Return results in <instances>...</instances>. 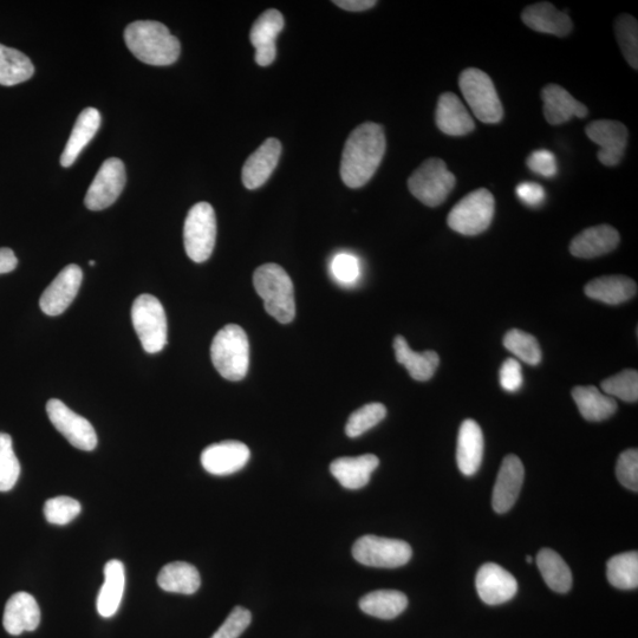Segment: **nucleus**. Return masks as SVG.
Here are the masks:
<instances>
[{
    "label": "nucleus",
    "mask_w": 638,
    "mask_h": 638,
    "mask_svg": "<svg viewBox=\"0 0 638 638\" xmlns=\"http://www.w3.org/2000/svg\"><path fill=\"white\" fill-rule=\"evenodd\" d=\"M383 127L374 122L354 129L345 142L341 161V177L350 188L367 185L379 169L386 153Z\"/></svg>",
    "instance_id": "f257e3e1"
},
{
    "label": "nucleus",
    "mask_w": 638,
    "mask_h": 638,
    "mask_svg": "<svg viewBox=\"0 0 638 638\" xmlns=\"http://www.w3.org/2000/svg\"><path fill=\"white\" fill-rule=\"evenodd\" d=\"M125 41L138 60L156 67L177 62L181 52L179 39L166 25L154 21L129 24L125 30Z\"/></svg>",
    "instance_id": "f03ea898"
},
{
    "label": "nucleus",
    "mask_w": 638,
    "mask_h": 638,
    "mask_svg": "<svg viewBox=\"0 0 638 638\" xmlns=\"http://www.w3.org/2000/svg\"><path fill=\"white\" fill-rule=\"evenodd\" d=\"M253 285L263 299L268 314L279 323L288 324L296 316L294 284L286 271L277 264L260 266L253 275Z\"/></svg>",
    "instance_id": "7ed1b4c3"
},
{
    "label": "nucleus",
    "mask_w": 638,
    "mask_h": 638,
    "mask_svg": "<svg viewBox=\"0 0 638 638\" xmlns=\"http://www.w3.org/2000/svg\"><path fill=\"white\" fill-rule=\"evenodd\" d=\"M211 358L224 379L233 382L245 379L250 367V343L244 329L236 324L221 329L212 342Z\"/></svg>",
    "instance_id": "20e7f679"
},
{
    "label": "nucleus",
    "mask_w": 638,
    "mask_h": 638,
    "mask_svg": "<svg viewBox=\"0 0 638 638\" xmlns=\"http://www.w3.org/2000/svg\"><path fill=\"white\" fill-rule=\"evenodd\" d=\"M459 86L475 117L484 123L503 120L504 109L496 87L485 71L470 68L462 71Z\"/></svg>",
    "instance_id": "39448f33"
},
{
    "label": "nucleus",
    "mask_w": 638,
    "mask_h": 638,
    "mask_svg": "<svg viewBox=\"0 0 638 638\" xmlns=\"http://www.w3.org/2000/svg\"><path fill=\"white\" fill-rule=\"evenodd\" d=\"M493 195L485 188L467 194L448 214V226L464 236H478L491 226L494 217Z\"/></svg>",
    "instance_id": "423d86ee"
},
{
    "label": "nucleus",
    "mask_w": 638,
    "mask_h": 638,
    "mask_svg": "<svg viewBox=\"0 0 638 638\" xmlns=\"http://www.w3.org/2000/svg\"><path fill=\"white\" fill-rule=\"evenodd\" d=\"M454 187V174L448 171L446 162L438 158L423 162L408 180L410 193L429 207L444 203Z\"/></svg>",
    "instance_id": "0eeeda50"
},
{
    "label": "nucleus",
    "mask_w": 638,
    "mask_h": 638,
    "mask_svg": "<svg viewBox=\"0 0 638 638\" xmlns=\"http://www.w3.org/2000/svg\"><path fill=\"white\" fill-rule=\"evenodd\" d=\"M132 322L143 349L158 354L167 344V317L158 298L141 295L132 308Z\"/></svg>",
    "instance_id": "6e6552de"
},
{
    "label": "nucleus",
    "mask_w": 638,
    "mask_h": 638,
    "mask_svg": "<svg viewBox=\"0 0 638 638\" xmlns=\"http://www.w3.org/2000/svg\"><path fill=\"white\" fill-rule=\"evenodd\" d=\"M217 239V218L208 203L195 204L187 214L184 243L187 256L195 263H204L212 256Z\"/></svg>",
    "instance_id": "1a4fd4ad"
},
{
    "label": "nucleus",
    "mask_w": 638,
    "mask_h": 638,
    "mask_svg": "<svg viewBox=\"0 0 638 638\" xmlns=\"http://www.w3.org/2000/svg\"><path fill=\"white\" fill-rule=\"evenodd\" d=\"M353 556L358 563L370 568L395 569L410 561L413 550L403 540L363 536L356 540Z\"/></svg>",
    "instance_id": "9d476101"
},
{
    "label": "nucleus",
    "mask_w": 638,
    "mask_h": 638,
    "mask_svg": "<svg viewBox=\"0 0 638 638\" xmlns=\"http://www.w3.org/2000/svg\"><path fill=\"white\" fill-rule=\"evenodd\" d=\"M126 181V167L122 160L110 158L104 161L91 182L84 204L90 211L106 210L119 199Z\"/></svg>",
    "instance_id": "9b49d317"
},
{
    "label": "nucleus",
    "mask_w": 638,
    "mask_h": 638,
    "mask_svg": "<svg viewBox=\"0 0 638 638\" xmlns=\"http://www.w3.org/2000/svg\"><path fill=\"white\" fill-rule=\"evenodd\" d=\"M47 413L52 425L69 441L70 445L81 451H94L97 446V435L93 425L87 419L76 414L57 399L48 401Z\"/></svg>",
    "instance_id": "f8f14e48"
},
{
    "label": "nucleus",
    "mask_w": 638,
    "mask_h": 638,
    "mask_svg": "<svg viewBox=\"0 0 638 638\" xmlns=\"http://www.w3.org/2000/svg\"><path fill=\"white\" fill-rule=\"evenodd\" d=\"M588 138L600 146L598 160L607 167H615L623 159L629 133L623 123L613 120H597L585 128Z\"/></svg>",
    "instance_id": "ddd939ff"
},
{
    "label": "nucleus",
    "mask_w": 638,
    "mask_h": 638,
    "mask_svg": "<svg viewBox=\"0 0 638 638\" xmlns=\"http://www.w3.org/2000/svg\"><path fill=\"white\" fill-rule=\"evenodd\" d=\"M82 279L83 272L80 266L75 264L65 266L48 288L45 289L41 301H39L44 314L48 316L63 314L70 307V304L74 302L78 291H80Z\"/></svg>",
    "instance_id": "4468645a"
},
{
    "label": "nucleus",
    "mask_w": 638,
    "mask_h": 638,
    "mask_svg": "<svg viewBox=\"0 0 638 638\" xmlns=\"http://www.w3.org/2000/svg\"><path fill=\"white\" fill-rule=\"evenodd\" d=\"M250 458V448L243 442L223 441L204 449L201 465L208 473L224 477L243 470Z\"/></svg>",
    "instance_id": "2eb2a0df"
},
{
    "label": "nucleus",
    "mask_w": 638,
    "mask_h": 638,
    "mask_svg": "<svg viewBox=\"0 0 638 638\" xmlns=\"http://www.w3.org/2000/svg\"><path fill=\"white\" fill-rule=\"evenodd\" d=\"M475 585H477L479 597L488 605L509 602L518 591L517 579L509 571L494 563L481 566Z\"/></svg>",
    "instance_id": "dca6fc26"
},
{
    "label": "nucleus",
    "mask_w": 638,
    "mask_h": 638,
    "mask_svg": "<svg viewBox=\"0 0 638 638\" xmlns=\"http://www.w3.org/2000/svg\"><path fill=\"white\" fill-rule=\"evenodd\" d=\"M284 17L275 9L265 11L253 24L250 39L256 49V62L260 67H269L276 60V39L284 29Z\"/></svg>",
    "instance_id": "f3484780"
},
{
    "label": "nucleus",
    "mask_w": 638,
    "mask_h": 638,
    "mask_svg": "<svg viewBox=\"0 0 638 638\" xmlns=\"http://www.w3.org/2000/svg\"><path fill=\"white\" fill-rule=\"evenodd\" d=\"M525 470L522 460L516 455H507L501 464L494 485L492 506L497 513L509 512L519 497L524 483Z\"/></svg>",
    "instance_id": "a211bd4d"
},
{
    "label": "nucleus",
    "mask_w": 638,
    "mask_h": 638,
    "mask_svg": "<svg viewBox=\"0 0 638 638\" xmlns=\"http://www.w3.org/2000/svg\"><path fill=\"white\" fill-rule=\"evenodd\" d=\"M282 154V143L277 139L266 140L250 155L243 167L242 179L247 190H257L266 184L275 171Z\"/></svg>",
    "instance_id": "6ab92c4d"
},
{
    "label": "nucleus",
    "mask_w": 638,
    "mask_h": 638,
    "mask_svg": "<svg viewBox=\"0 0 638 638\" xmlns=\"http://www.w3.org/2000/svg\"><path fill=\"white\" fill-rule=\"evenodd\" d=\"M41 623V609L35 597L28 592H17L5 605L3 626L10 635L35 631Z\"/></svg>",
    "instance_id": "aec40b11"
},
{
    "label": "nucleus",
    "mask_w": 638,
    "mask_h": 638,
    "mask_svg": "<svg viewBox=\"0 0 638 638\" xmlns=\"http://www.w3.org/2000/svg\"><path fill=\"white\" fill-rule=\"evenodd\" d=\"M542 99L545 119L552 126L563 125L574 117L584 119L589 114L583 103L577 101L568 90L558 84L546 86L542 90Z\"/></svg>",
    "instance_id": "412c9836"
},
{
    "label": "nucleus",
    "mask_w": 638,
    "mask_h": 638,
    "mask_svg": "<svg viewBox=\"0 0 638 638\" xmlns=\"http://www.w3.org/2000/svg\"><path fill=\"white\" fill-rule=\"evenodd\" d=\"M522 19L527 28L540 34L565 37L574 29L568 13L559 11L548 2L527 6L522 13Z\"/></svg>",
    "instance_id": "4be33fe9"
},
{
    "label": "nucleus",
    "mask_w": 638,
    "mask_h": 638,
    "mask_svg": "<svg viewBox=\"0 0 638 638\" xmlns=\"http://www.w3.org/2000/svg\"><path fill=\"white\" fill-rule=\"evenodd\" d=\"M620 233L610 225L590 227L579 233L570 245L571 255L577 258L592 259L608 255L620 244Z\"/></svg>",
    "instance_id": "5701e85b"
},
{
    "label": "nucleus",
    "mask_w": 638,
    "mask_h": 638,
    "mask_svg": "<svg viewBox=\"0 0 638 638\" xmlns=\"http://www.w3.org/2000/svg\"><path fill=\"white\" fill-rule=\"evenodd\" d=\"M436 126L448 136H465L473 132V117L453 93H445L439 97L435 113Z\"/></svg>",
    "instance_id": "b1692460"
},
{
    "label": "nucleus",
    "mask_w": 638,
    "mask_h": 638,
    "mask_svg": "<svg viewBox=\"0 0 638 638\" xmlns=\"http://www.w3.org/2000/svg\"><path fill=\"white\" fill-rule=\"evenodd\" d=\"M380 465L374 454H364L356 458H340L331 462L330 472L347 490H361L367 486L371 474Z\"/></svg>",
    "instance_id": "393cba45"
},
{
    "label": "nucleus",
    "mask_w": 638,
    "mask_h": 638,
    "mask_svg": "<svg viewBox=\"0 0 638 638\" xmlns=\"http://www.w3.org/2000/svg\"><path fill=\"white\" fill-rule=\"evenodd\" d=\"M484 457V435L474 420L462 422L458 436L457 461L462 474L471 477L479 471Z\"/></svg>",
    "instance_id": "a878e982"
},
{
    "label": "nucleus",
    "mask_w": 638,
    "mask_h": 638,
    "mask_svg": "<svg viewBox=\"0 0 638 638\" xmlns=\"http://www.w3.org/2000/svg\"><path fill=\"white\" fill-rule=\"evenodd\" d=\"M101 126V114L95 108H86L77 117L73 132L61 155L63 167H71L88 143L94 139Z\"/></svg>",
    "instance_id": "bb28decb"
},
{
    "label": "nucleus",
    "mask_w": 638,
    "mask_h": 638,
    "mask_svg": "<svg viewBox=\"0 0 638 638\" xmlns=\"http://www.w3.org/2000/svg\"><path fill=\"white\" fill-rule=\"evenodd\" d=\"M126 587V571L122 562L113 559L104 566V583L97 597V611L104 618L119 610Z\"/></svg>",
    "instance_id": "cd10ccee"
},
{
    "label": "nucleus",
    "mask_w": 638,
    "mask_h": 638,
    "mask_svg": "<svg viewBox=\"0 0 638 638\" xmlns=\"http://www.w3.org/2000/svg\"><path fill=\"white\" fill-rule=\"evenodd\" d=\"M396 361L402 364L414 380L426 382L431 380L440 364L439 355L428 350L425 353H415L410 349L405 337L396 336L394 340Z\"/></svg>",
    "instance_id": "c85d7f7f"
},
{
    "label": "nucleus",
    "mask_w": 638,
    "mask_h": 638,
    "mask_svg": "<svg viewBox=\"0 0 638 638\" xmlns=\"http://www.w3.org/2000/svg\"><path fill=\"white\" fill-rule=\"evenodd\" d=\"M584 292L595 301L618 305L636 296L637 284L629 277L607 276L592 279L585 286Z\"/></svg>",
    "instance_id": "c756f323"
},
{
    "label": "nucleus",
    "mask_w": 638,
    "mask_h": 638,
    "mask_svg": "<svg viewBox=\"0 0 638 638\" xmlns=\"http://www.w3.org/2000/svg\"><path fill=\"white\" fill-rule=\"evenodd\" d=\"M158 584L167 592L193 595L200 588L201 578L195 566L185 562H174L161 569Z\"/></svg>",
    "instance_id": "7c9ffc66"
},
{
    "label": "nucleus",
    "mask_w": 638,
    "mask_h": 638,
    "mask_svg": "<svg viewBox=\"0 0 638 638\" xmlns=\"http://www.w3.org/2000/svg\"><path fill=\"white\" fill-rule=\"evenodd\" d=\"M572 397L585 420L600 422L611 418L616 413L617 403L608 395H604L594 386L576 387Z\"/></svg>",
    "instance_id": "2f4dec72"
},
{
    "label": "nucleus",
    "mask_w": 638,
    "mask_h": 638,
    "mask_svg": "<svg viewBox=\"0 0 638 638\" xmlns=\"http://www.w3.org/2000/svg\"><path fill=\"white\" fill-rule=\"evenodd\" d=\"M407 607V596L396 590L370 592L360 601V608L364 614L381 618V620H393L401 615Z\"/></svg>",
    "instance_id": "473e14b6"
},
{
    "label": "nucleus",
    "mask_w": 638,
    "mask_h": 638,
    "mask_svg": "<svg viewBox=\"0 0 638 638\" xmlns=\"http://www.w3.org/2000/svg\"><path fill=\"white\" fill-rule=\"evenodd\" d=\"M34 74L35 67L28 56L0 44V84L2 86H17L29 81Z\"/></svg>",
    "instance_id": "72a5a7b5"
},
{
    "label": "nucleus",
    "mask_w": 638,
    "mask_h": 638,
    "mask_svg": "<svg viewBox=\"0 0 638 638\" xmlns=\"http://www.w3.org/2000/svg\"><path fill=\"white\" fill-rule=\"evenodd\" d=\"M537 565L548 587L559 594H565L572 587L571 570L564 559L551 549L538 552Z\"/></svg>",
    "instance_id": "f704fd0d"
},
{
    "label": "nucleus",
    "mask_w": 638,
    "mask_h": 638,
    "mask_svg": "<svg viewBox=\"0 0 638 638\" xmlns=\"http://www.w3.org/2000/svg\"><path fill=\"white\" fill-rule=\"evenodd\" d=\"M608 581L621 590H633L638 587V553L631 551L614 556L608 562Z\"/></svg>",
    "instance_id": "c9c22d12"
},
{
    "label": "nucleus",
    "mask_w": 638,
    "mask_h": 638,
    "mask_svg": "<svg viewBox=\"0 0 638 638\" xmlns=\"http://www.w3.org/2000/svg\"><path fill=\"white\" fill-rule=\"evenodd\" d=\"M504 345L514 356L530 366H538L542 361V350H540L536 337L525 331L510 330L504 337Z\"/></svg>",
    "instance_id": "e433bc0d"
},
{
    "label": "nucleus",
    "mask_w": 638,
    "mask_h": 638,
    "mask_svg": "<svg viewBox=\"0 0 638 638\" xmlns=\"http://www.w3.org/2000/svg\"><path fill=\"white\" fill-rule=\"evenodd\" d=\"M616 38L624 58L631 68L638 69V23L637 19L628 13H623L616 19Z\"/></svg>",
    "instance_id": "4c0bfd02"
},
{
    "label": "nucleus",
    "mask_w": 638,
    "mask_h": 638,
    "mask_svg": "<svg viewBox=\"0 0 638 638\" xmlns=\"http://www.w3.org/2000/svg\"><path fill=\"white\" fill-rule=\"evenodd\" d=\"M386 416L387 408L382 403H369L350 415L347 426H345V433L349 438H358L369 429L379 425Z\"/></svg>",
    "instance_id": "58836bf2"
},
{
    "label": "nucleus",
    "mask_w": 638,
    "mask_h": 638,
    "mask_svg": "<svg viewBox=\"0 0 638 638\" xmlns=\"http://www.w3.org/2000/svg\"><path fill=\"white\" fill-rule=\"evenodd\" d=\"M605 395L615 396L626 402L638 400V373L637 370L627 369L620 374L609 377L602 382Z\"/></svg>",
    "instance_id": "ea45409f"
},
{
    "label": "nucleus",
    "mask_w": 638,
    "mask_h": 638,
    "mask_svg": "<svg viewBox=\"0 0 638 638\" xmlns=\"http://www.w3.org/2000/svg\"><path fill=\"white\" fill-rule=\"evenodd\" d=\"M81 511V504L70 497L52 498L44 505V516L50 524L54 525H68Z\"/></svg>",
    "instance_id": "a19ab883"
},
{
    "label": "nucleus",
    "mask_w": 638,
    "mask_h": 638,
    "mask_svg": "<svg viewBox=\"0 0 638 638\" xmlns=\"http://www.w3.org/2000/svg\"><path fill=\"white\" fill-rule=\"evenodd\" d=\"M331 272L338 283L353 285L361 275L360 260L350 253H340L332 259Z\"/></svg>",
    "instance_id": "79ce46f5"
},
{
    "label": "nucleus",
    "mask_w": 638,
    "mask_h": 638,
    "mask_svg": "<svg viewBox=\"0 0 638 638\" xmlns=\"http://www.w3.org/2000/svg\"><path fill=\"white\" fill-rule=\"evenodd\" d=\"M616 475L620 483L629 490L638 491V452L628 449L618 458Z\"/></svg>",
    "instance_id": "37998d69"
},
{
    "label": "nucleus",
    "mask_w": 638,
    "mask_h": 638,
    "mask_svg": "<svg viewBox=\"0 0 638 638\" xmlns=\"http://www.w3.org/2000/svg\"><path fill=\"white\" fill-rule=\"evenodd\" d=\"M21 464L13 448H0V492H8L17 484Z\"/></svg>",
    "instance_id": "c03bdc74"
},
{
    "label": "nucleus",
    "mask_w": 638,
    "mask_h": 638,
    "mask_svg": "<svg viewBox=\"0 0 638 638\" xmlns=\"http://www.w3.org/2000/svg\"><path fill=\"white\" fill-rule=\"evenodd\" d=\"M252 615L243 607H236L211 638H239L249 628Z\"/></svg>",
    "instance_id": "a18cd8bd"
},
{
    "label": "nucleus",
    "mask_w": 638,
    "mask_h": 638,
    "mask_svg": "<svg viewBox=\"0 0 638 638\" xmlns=\"http://www.w3.org/2000/svg\"><path fill=\"white\" fill-rule=\"evenodd\" d=\"M527 166L533 173L542 175L544 178H552L558 172L556 156L546 149H539L527 158Z\"/></svg>",
    "instance_id": "49530a36"
},
{
    "label": "nucleus",
    "mask_w": 638,
    "mask_h": 638,
    "mask_svg": "<svg viewBox=\"0 0 638 638\" xmlns=\"http://www.w3.org/2000/svg\"><path fill=\"white\" fill-rule=\"evenodd\" d=\"M500 384L506 392H518L523 386L522 366L514 358H507L500 368Z\"/></svg>",
    "instance_id": "de8ad7c7"
},
{
    "label": "nucleus",
    "mask_w": 638,
    "mask_h": 638,
    "mask_svg": "<svg viewBox=\"0 0 638 638\" xmlns=\"http://www.w3.org/2000/svg\"><path fill=\"white\" fill-rule=\"evenodd\" d=\"M517 195L527 206L537 207L545 200L544 188L535 182H523L517 187Z\"/></svg>",
    "instance_id": "09e8293b"
},
{
    "label": "nucleus",
    "mask_w": 638,
    "mask_h": 638,
    "mask_svg": "<svg viewBox=\"0 0 638 638\" xmlns=\"http://www.w3.org/2000/svg\"><path fill=\"white\" fill-rule=\"evenodd\" d=\"M334 4L347 11L361 12L374 8L377 2L375 0H338Z\"/></svg>",
    "instance_id": "8fccbe9b"
},
{
    "label": "nucleus",
    "mask_w": 638,
    "mask_h": 638,
    "mask_svg": "<svg viewBox=\"0 0 638 638\" xmlns=\"http://www.w3.org/2000/svg\"><path fill=\"white\" fill-rule=\"evenodd\" d=\"M18 259L11 249H0V275L10 273L17 268Z\"/></svg>",
    "instance_id": "3c124183"
},
{
    "label": "nucleus",
    "mask_w": 638,
    "mask_h": 638,
    "mask_svg": "<svg viewBox=\"0 0 638 638\" xmlns=\"http://www.w3.org/2000/svg\"><path fill=\"white\" fill-rule=\"evenodd\" d=\"M0 448H12V438L9 434L0 433Z\"/></svg>",
    "instance_id": "603ef678"
},
{
    "label": "nucleus",
    "mask_w": 638,
    "mask_h": 638,
    "mask_svg": "<svg viewBox=\"0 0 638 638\" xmlns=\"http://www.w3.org/2000/svg\"><path fill=\"white\" fill-rule=\"evenodd\" d=\"M526 562L527 563H532L533 559L531 558V556H526Z\"/></svg>",
    "instance_id": "864d4df0"
},
{
    "label": "nucleus",
    "mask_w": 638,
    "mask_h": 638,
    "mask_svg": "<svg viewBox=\"0 0 638 638\" xmlns=\"http://www.w3.org/2000/svg\"><path fill=\"white\" fill-rule=\"evenodd\" d=\"M89 265H90V266H95V262H94V260H90Z\"/></svg>",
    "instance_id": "5fc2aeb1"
}]
</instances>
